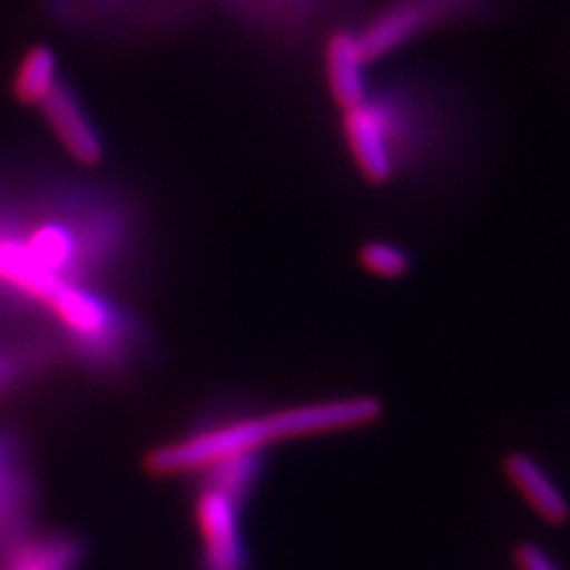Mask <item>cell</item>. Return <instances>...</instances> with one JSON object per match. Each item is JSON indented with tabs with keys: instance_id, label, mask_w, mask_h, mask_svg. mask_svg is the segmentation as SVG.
<instances>
[{
	"instance_id": "13",
	"label": "cell",
	"mask_w": 570,
	"mask_h": 570,
	"mask_svg": "<svg viewBox=\"0 0 570 570\" xmlns=\"http://www.w3.org/2000/svg\"><path fill=\"white\" fill-rule=\"evenodd\" d=\"M356 259H360L364 272L385 281L404 278L409 272H412V264H414L412 255H409V249L404 245L392 243L387 238H373L362 243L360 253H356Z\"/></svg>"
},
{
	"instance_id": "11",
	"label": "cell",
	"mask_w": 570,
	"mask_h": 570,
	"mask_svg": "<svg viewBox=\"0 0 570 570\" xmlns=\"http://www.w3.org/2000/svg\"><path fill=\"white\" fill-rule=\"evenodd\" d=\"M58 58L48 46H33L14 71L12 94L24 105H41L48 91L58 81Z\"/></svg>"
},
{
	"instance_id": "14",
	"label": "cell",
	"mask_w": 570,
	"mask_h": 570,
	"mask_svg": "<svg viewBox=\"0 0 570 570\" xmlns=\"http://www.w3.org/2000/svg\"><path fill=\"white\" fill-rule=\"evenodd\" d=\"M515 563H519V570H559V566L544 554V549L532 542L515 547Z\"/></svg>"
},
{
	"instance_id": "6",
	"label": "cell",
	"mask_w": 570,
	"mask_h": 570,
	"mask_svg": "<svg viewBox=\"0 0 570 570\" xmlns=\"http://www.w3.org/2000/svg\"><path fill=\"white\" fill-rule=\"evenodd\" d=\"M39 107L43 110V117L52 134L60 138L62 148L75 157L79 165L96 167L102 163V136L75 88L58 79Z\"/></svg>"
},
{
	"instance_id": "3",
	"label": "cell",
	"mask_w": 570,
	"mask_h": 570,
	"mask_svg": "<svg viewBox=\"0 0 570 570\" xmlns=\"http://www.w3.org/2000/svg\"><path fill=\"white\" fill-rule=\"evenodd\" d=\"M81 362L98 371H121L148 347L136 316L102 288L62 283L46 307Z\"/></svg>"
},
{
	"instance_id": "2",
	"label": "cell",
	"mask_w": 570,
	"mask_h": 570,
	"mask_svg": "<svg viewBox=\"0 0 570 570\" xmlns=\"http://www.w3.org/2000/svg\"><path fill=\"white\" fill-rule=\"evenodd\" d=\"M381 414L383 404L373 395L293 404L264 414H234L153 450L146 456V469L153 475L200 473L209 463L226 456L264 452L274 442L283 440L364 428L376 423Z\"/></svg>"
},
{
	"instance_id": "5",
	"label": "cell",
	"mask_w": 570,
	"mask_h": 570,
	"mask_svg": "<svg viewBox=\"0 0 570 570\" xmlns=\"http://www.w3.org/2000/svg\"><path fill=\"white\" fill-rule=\"evenodd\" d=\"M195 523L203 540V570H247V544L240 532V504L203 485L195 497Z\"/></svg>"
},
{
	"instance_id": "8",
	"label": "cell",
	"mask_w": 570,
	"mask_h": 570,
	"mask_svg": "<svg viewBox=\"0 0 570 570\" xmlns=\"http://www.w3.org/2000/svg\"><path fill=\"white\" fill-rule=\"evenodd\" d=\"M343 136L350 150L356 171L373 188L392 186V167L379 131V124L373 119L366 102L343 112Z\"/></svg>"
},
{
	"instance_id": "9",
	"label": "cell",
	"mask_w": 570,
	"mask_h": 570,
	"mask_svg": "<svg viewBox=\"0 0 570 570\" xmlns=\"http://www.w3.org/2000/svg\"><path fill=\"white\" fill-rule=\"evenodd\" d=\"M504 473L540 519L554 525H563L570 519V504L563 490L530 454L509 452L504 456Z\"/></svg>"
},
{
	"instance_id": "1",
	"label": "cell",
	"mask_w": 570,
	"mask_h": 570,
	"mask_svg": "<svg viewBox=\"0 0 570 570\" xmlns=\"http://www.w3.org/2000/svg\"><path fill=\"white\" fill-rule=\"evenodd\" d=\"M364 102L379 124L392 186L450 188L475 169L483 119L459 81L435 71H400L371 83Z\"/></svg>"
},
{
	"instance_id": "16",
	"label": "cell",
	"mask_w": 570,
	"mask_h": 570,
	"mask_svg": "<svg viewBox=\"0 0 570 570\" xmlns=\"http://www.w3.org/2000/svg\"><path fill=\"white\" fill-rule=\"evenodd\" d=\"M8 475H10V469H8V459H6V452H3V448H0V509L6 507V492H10V485H8Z\"/></svg>"
},
{
	"instance_id": "15",
	"label": "cell",
	"mask_w": 570,
	"mask_h": 570,
	"mask_svg": "<svg viewBox=\"0 0 570 570\" xmlns=\"http://www.w3.org/2000/svg\"><path fill=\"white\" fill-rule=\"evenodd\" d=\"M20 354L10 347H0V392H3L20 373L22 364H20Z\"/></svg>"
},
{
	"instance_id": "10",
	"label": "cell",
	"mask_w": 570,
	"mask_h": 570,
	"mask_svg": "<svg viewBox=\"0 0 570 570\" xmlns=\"http://www.w3.org/2000/svg\"><path fill=\"white\" fill-rule=\"evenodd\" d=\"M262 471L264 452H240L209 463L207 469L200 471V475L203 485L224 492L243 507L247 502V497L253 494Z\"/></svg>"
},
{
	"instance_id": "7",
	"label": "cell",
	"mask_w": 570,
	"mask_h": 570,
	"mask_svg": "<svg viewBox=\"0 0 570 570\" xmlns=\"http://www.w3.org/2000/svg\"><path fill=\"white\" fill-rule=\"evenodd\" d=\"M324 65L328 94L341 112L366 100L371 86L366 79L368 62L354 24H337L324 36Z\"/></svg>"
},
{
	"instance_id": "4",
	"label": "cell",
	"mask_w": 570,
	"mask_h": 570,
	"mask_svg": "<svg viewBox=\"0 0 570 570\" xmlns=\"http://www.w3.org/2000/svg\"><path fill=\"white\" fill-rule=\"evenodd\" d=\"M513 0H385L356 20L366 62H381L433 33L497 22Z\"/></svg>"
},
{
	"instance_id": "12",
	"label": "cell",
	"mask_w": 570,
	"mask_h": 570,
	"mask_svg": "<svg viewBox=\"0 0 570 570\" xmlns=\"http://www.w3.org/2000/svg\"><path fill=\"white\" fill-rule=\"evenodd\" d=\"M79 544L69 538L31 540L14 551L8 570H71L79 561Z\"/></svg>"
}]
</instances>
